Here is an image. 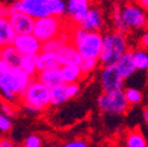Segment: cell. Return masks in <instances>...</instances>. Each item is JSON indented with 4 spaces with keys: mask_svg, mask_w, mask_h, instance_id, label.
<instances>
[{
    "mask_svg": "<svg viewBox=\"0 0 148 147\" xmlns=\"http://www.w3.org/2000/svg\"><path fill=\"white\" fill-rule=\"evenodd\" d=\"M72 43L79 51L82 59H99L102 46V34L100 32L86 31L82 27L77 26V28L72 32Z\"/></svg>",
    "mask_w": 148,
    "mask_h": 147,
    "instance_id": "cell-4",
    "label": "cell"
},
{
    "mask_svg": "<svg viewBox=\"0 0 148 147\" xmlns=\"http://www.w3.org/2000/svg\"><path fill=\"white\" fill-rule=\"evenodd\" d=\"M11 128H12V121L10 117L5 114H0V131L3 133H7L11 131Z\"/></svg>",
    "mask_w": 148,
    "mask_h": 147,
    "instance_id": "cell-30",
    "label": "cell"
},
{
    "mask_svg": "<svg viewBox=\"0 0 148 147\" xmlns=\"http://www.w3.org/2000/svg\"><path fill=\"white\" fill-rule=\"evenodd\" d=\"M112 18H113V25L115 27V31H119V32H122V33H127L129 31V28L127 27V25L123 21V18H122V14H121V6L120 5H115L114 6Z\"/></svg>",
    "mask_w": 148,
    "mask_h": 147,
    "instance_id": "cell-25",
    "label": "cell"
},
{
    "mask_svg": "<svg viewBox=\"0 0 148 147\" xmlns=\"http://www.w3.org/2000/svg\"><path fill=\"white\" fill-rule=\"evenodd\" d=\"M103 12L100 7L97 6H90L88 13L86 14L85 19L78 25L82 27L86 31H94L100 32V30L103 27Z\"/></svg>",
    "mask_w": 148,
    "mask_h": 147,
    "instance_id": "cell-13",
    "label": "cell"
},
{
    "mask_svg": "<svg viewBox=\"0 0 148 147\" xmlns=\"http://www.w3.org/2000/svg\"><path fill=\"white\" fill-rule=\"evenodd\" d=\"M99 64H100V61L97 58H84L79 65H80V68L84 73V76H86L88 73L93 72L99 66Z\"/></svg>",
    "mask_w": 148,
    "mask_h": 147,
    "instance_id": "cell-27",
    "label": "cell"
},
{
    "mask_svg": "<svg viewBox=\"0 0 148 147\" xmlns=\"http://www.w3.org/2000/svg\"><path fill=\"white\" fill-rule=\"evenodd\" d=\"M20 68L24 72H26L28 76H31L32 78H34L36 74H38V54L23 56Z\"/></svg>",
    "mask_w": 148,
    "mask_h": 147,
    "instance_id": "cell-23",
    "label": "cell"
},
{
    "mask_svg": "<svg viewBox=\"0 0 148 147\" xmlns=\"http://www.w3.org/2000/svg\"><path fill=\"white\" fill-rule=\"evenodd\" d=\"M7 19L16 34L32 33L34 28L35 19L21 11H8Z\"/></svg>",
    "mask_w": 148,
    "mask_h": 147,
    "instance_id": "cell-11",
    "label": "cell"
},
{
    "mask_svg": "<svg viewBox=\"0 0 148 147\" xmlns=\"http://www.w3.org/2000/svg\"><path fill=\"white\" fill-rule=\"evenodd\" d=\"M128 51L126 33L113 31L102 35V46L99 56V61L102 66L113 65L120 59L125 52Z\"/></svg>",
    "mask_w": 148,
    "mask_h": 147,
    "instance_id": "cell-3",
    "label": "cell"
},
{
    "mask_svg": "<svg viewBox=\"0 0 148 147\" xmlns=\"http://www.w3.org/2000/svg\"><path fill=\"white\" fill-rule=\"evenodd\" d=\"M58 58L60 66L68 64H80L82 60V57L72 41L66 43L61 46V48L58 51Z\"/></svg>",
    "mask_w": 148,
    "mask_h": 147,
    "instance_id": "cell-14",
    "label": "cell"
},
{
    "mask_svg": "<svg viewBox=\"0 0 148 147\" xmlns=\"http://www.w3.org/2000/svg\"><path fill=\"white\" fill-rule=\"evenodd\" d=\"M100 81H101L103 92H108V91L122 88L125 79L121 76V73L119 72L116 65L113 64V65L103 66V68L101 71Z\"/></svg>",
    "mask_w": 148,
    "mask_h": 147,
    "instance_id": "cell-10",
    "label": "cell"
},
{
    "mask_svg": "<svg viewBox=\"0 0 148 147\" xmlns=\"http://www.w3.org/2000/svg\"><path fill=\"white\" fill-rule=\"evenodd\" d=\"M60 67L58 52L55 51H40L38 54V72L47 68Z\"/></svg>",
    "mask_w": 148,
    "mask_h": 147,
    "instance_id": "cell-17",
    "label": "cell"
},
{
    "mask_svg": "<svg viewBox=\"0 0 148 147\" xmlns=\"http://www.w3.org/2000/svg\"><path fill=\"white\" fill-rule=\"evenodd\" d=\"M143 121L146 125H148V106L143 109Z\"/></svg>",
    "mask_w": 148,
    "mask_h": 147,
    "instance_id": "cell-37",
    "label": "cell"
},
{
    "mask_svg": "<svg viewBox=\"0 0 148 147\" xmlns=\"http://www.w3.org/2000/svg\"><path fill=\"white\" fill-rule=\"evenodd\" d=\"M66 147H86L87 146V142L82 139H75L73 141H69L67 144H65Z\"/></svg>",
    "mask_w": 148,
    "mask_h": 147,
    "instance_id": "cell-33",
    "label": "cell"
},
{
    "mask_svg": "<svg viewBox=\"0 0 148 147\" xmlns=\"http://www.w3.org/2000/svg\"><path fill=\"white\" fill-rule=\"evenodd\" d=\"M60 76L64 84H69V82H78L82 78L84 73L79 64H68L60 66Z\"/></svg>",
    "mask_w": 148,
    "mask_h": 147,
    "instance_id": "cell-16",
    "label": "cell"
},
{
    "mask_svg": "<svg viewBox=\"0 0 148 147\" xmlns=\"http://www.w3.org/2000/svg\"><path fill=\"white\" fill-rule=\"evenodd\" d=\"M69 100L66 84L61 82L51 88V104L52 106H60Z\"/></svg>",
    "mask_w": 148,
    "mask_h": 147,
    "instance_id": "cell-21",
    "label": "cell"
},
{
    "mask_svg": "<svg viewBox=\"0 0 148 147\" xmlns=\"http://www.w3.org/2000/svg\"><path fill=\"white\" fill-rule=\"evenodd\" d=\"M19 100L24 107H32L42 112L49 106H52L51 88L41 82L39 79L32 78L27 87L20 94Z\"/></svg>",
    "mask_w": 148,
    "mask_h": 147,
    "instance_id": "cell-5",
    "label": "cell"
},
{
    "mask_svg": "<svg viewBox=\"0 0 148 147\" xmlns=\"http://www.w3.org/2000/svg\"><path fill=\"white\" fill-rule=\"evenodd\" d=\"M125 145L127 147H147L148 142L140 130H132L125 137Z\"/></svg>",
    "mask_w": 148,
    "mask_h": 147,
    "instance_id": "cell-22",
    "label": "cell"
},
{
    "mask_svg": "<svg viewBox=\"0 0 148 147\" xmlns=\"http://www.w3.org/2000/svg\"><path fill=\"white\" fill-rule=\"evenodd\" d=\"M115 65H116L119 72L121 73V76L123 77V79L131 78L134 74V72L138 71L135 67L134 60H133V52H131V51L125 52L120 57V59L116 61Z\"/></svg>",
    "mask_w": 148,
    "mask_h": 147,
    "instance_id": "cell-15",
    "label": "cell"
},
{
    "mask_svg": "<svg viewBox=\"0 0 148 147\" xmlns=\"http://www.w3.org/2000/svg\"><path fill=\"white\" fill-rule=\"evenodd\" d=\"M90 8V0H68L66 4V14L69 20L78 26Z\"/></svg>",
    "mask_w": 148,
    "mask_h": 147,
    "instance_id": "cell-12",
    "label": "cell"
},
{
    "mask_svg": "<svg viewBox=\"0 0 148 147\" xmlns=\"http://www.w3.org/2000/svg\"><path fill=\"white\" fill-rule=\"evenodd\" d=\"M31 80L32 77L20 67L10 66L0 73V97L4 101L13 104L15 100H19L20 94Z\"/></svg>",
    "mask_w": 148,
    "mask_h": 147,
    "instance_id": "cell-1",
    "label": "cell"
},
{
    "mask_svg": "<svg viewBox=\"0 0 148 147\" xmlns=\"http://www.w3.org/2000/svg\"><path fill=\"white\" fill-rule=\"evenodd\" d=\"M14 144L10 139H0V147H12Z\"/></svg>",
    "mask_w": 148,
    "mask_h": 147,
    "instance_id": "cell-36",
    "label": "cell"
},
{
    "mask_svg": "<svg viewBox=\"0 0 148 147\" xmlns=\"http://www.w3.org/2000/svg\"><path fill=\"white\" fill-rule=\"evenodd\" d=\"M64 30V20L61 16L48 15L35 19L32 33L41 43H45L59 36Z\"/></svg>",
    "mask_w": 148,
    "mask_h": 147,
    "instance_id": "cell-7",
    "label": "cell"
},
{
    "mask_svg": "<svg viewBox=\"0 0 148 147\" xmlns=\"http://www.w3.org/2000/svg\"><path fill=\"white\" fill-rule=\"evenodd\" d=\"M8 11H21L34 19L42 16L66 14V3L64 0H15Z\"/></svg>",
    "mask_w": 148,
    "mask_h": 147,
    "instance_id": "cell-2",
    "label": "cell"
},
{
    "mask_svg": "<svg viewBox=\"0 0 148 147\" xmlns=\"http://www.w3.org/2000/svg\"><path fill=\"white\" fill-rule=\"evenodd\" d=\"M147 18H148V11H147Z\"/></svg>",
    "mask_w": 148,
    "mask_h": 147,
    "instance_id": "cell-38",
    "label": "cell"
},
{
    "mask_svg": "<svg viewBox=\"0 0 148 147\" xmlns=\"http://www.w3.org/2000/svg\"><path fill=\"white\" fill-rule=\"evenodd\" d=\"M147 99H148V97H147Z\"/></svg>",
    "mask_w": 148,
    "mask_h": 147,
    "instance_id": "cell-40",
    "label": "cell"
},
{
    "mask_svg": "<svg viewBox=\"0 0 148 147\" xmlns=\"http://www.w3.org/2000/svg\"><path fill=\"white\" fill-rule=\"evenodd\" d=\"M7 14H8V7L0 4V20H1L3 18H6Z\"/></svg>",
    "mask_w": 148,
    "mask_h": 147,
    "instance_id": "cell-34",
    "label": "cell"
},
{
    "mask_svg": "<svg viewBox=\"0 0 148 147\" xmlns=\"http://www.w3.org/2000/svg\"><path fill=\"white\" fill-rule=\"evenodd\" d=\"M121 14L125 24L129 30L141 31L146 30L148 26L147 12L135 3H128L125 6H122Z\"/></svg>",
    "mask_w": 148,
    "mask_h": 147,
    "instance_id": "cell-8",
    "label": "cell"
},
{
    "mask_svg": "<svg viewBox=\"0 0 148 147\" xmlns=\"http://www.w3.org/2000/svg\"><path fill=\"white\" fill-rule=\"evenodd\" d=\"M134 3L138 4L140 7H142L146 12L148 11V0H134Z\"/></svg>",
    "mask_w": 148,
    "mask_h": 147,
    "instance_id": "cell-35",
    "label": "cell"
},
{
    "mask_svg": "<svg viewBox=\"0 0 148 147\" xmlns=\"http://www.w3.org/2000/svg\"><path fill=\"white\" fill-rule=\"evenodd\" d=\"M0 59L5 60L10 66L20 67V64L23 60V54L13 45H10V46L1 48V51H0Z\"/></svg>",
    "mask_w": 148,
    "mask_h": 147,
    "instance_id": "cell-20",
    "label": "cell"
},
{
    "mask_svg": "<svg viewBox=\"0 0 148 147\" xmlns=\"http://www.w3.org/2000/svg\"><path fill=\"white\" fill-rule=\"evenodd\" d=\"M1 48H3V47H1V46H0V51H1Z\"/></svg>",
    "mask_w": 148,
    "mask_h": 147,
    "instance_id": "cell-39",
    "label": "cell"
},
{
    "mask_svg": "<svg viewBox=\"0 0 148 147\" xmlns=\"http://www.w3.org/2000/svg\"><path fill=\"white\" fill-rule=\"evenodd\" d=\"M13 46L19 51L23 56L39 54L42 49V43L36 38L33 33L16 34L13 41Z\"/></svg>",
    "mask_w": 148,
    "mask_h": 147,
    "instance_id": "cell-9",
    "label": "cell"
},
{
    "mask_svg": "<svg viewBox=\"0 0 148 147\" xmlns=\"http://www.w3.org/2000/svg\"><path fill=\"white\" fill-rule=\"evenodd\" d=\"M125 95H126V99H127L129 106L139 105V104H141V101L143 99V95L141 93V91H139L136 88H133V87L126 88L125 89Z\"/></svg>",
    "mask_w": 148,
    "mask_h": 147,
    "instance_id": "cell-26",
    "label": "cell"
},
{
    "mask_svg": "<svg viewBox=\"0 0 148 147\" xmlns=\"http://www.w3.org/2000/svg\"><path fill=\"white\" fill-rule=\"evenodd\" d=\"M36 79H39L41 82H44L46 86L52 88L53 86L61 84V76H60V67H54V68H47L39 71L36 74Z\"/></svg>",
    "mask_w": 148,
    "mask_h": 147,
    "instance_id": "cell-18",
    "label": "cell"
},
{
    "mask_svg": "<svg viewBox=\"0 0 148 147\" xmlns=\"http://www.w3.org/2000/svg\"><path fill=\"white\" fill-rule=\"evenodd\" d=\"M0 109H1V113L7 115V117H12L14 113H15V109L13 107V104L12 102H8V101H5L1 106H0Z\"/></svg>",
    "mask_w": 148,
    "mask_h": 147,
    "instance_id": "cell-31",
    "label": "cell"
},
{
    "mask_svg": "<svg viewBox=\"0 0 148 147\" xmlns=\"http://www.w3.org/2000/svg\"><path fill=\"white\" fill-rule=\"evenodd\" d=\"M64 44H66V43L60 38V36H57V38H54V39H51L48 41L42 43V49L41 51H55V52H58Z\"/></svg>",
    "mask_w": 148,
    "mask_h": 147,
    "instance_id": "cell-28",
    "label": "cell"
},
{
    "mask_svg": "<svg viewBox=\"0 0 148 147\" xmlns=\"http://www.w3.org/2000/svg\"><path fill=\"white\" fill-rule=\"evenodd\" d=\"M128 101L122 88L108 91L98 98V107L102 113L110 115H122L128 109Z\"/></svg>",
    "mask_w": 148,
    "mask_h": 147,
    "instance_id": "cell-6",
    "label": "cell"
},
{
    "mask_svg": "<svg viewBox=\"0 0 148 147\" xmlns=\"http://www.w3.org/2000/svg\"><path fill=\"white\" fill-rule=\"evenodd\" d=\"M15 36H16V32L12 27L7 16L3 18L0 20V46L6 47L10 45H13Z\"/></svg>",
    "mask_w": 148,
    "mask_h": 147,
    "instance_id": "cell-19",
    "label": "cell"
},
{
    "mask_svg": "<svg viewBox=\"0 0 148 147\" xmlns=\"http://www.w3.org/2000/svg\"><path fill=\"white\" fill-rule=\"evenodd\" d=\"M133 60L138 71L148 69V51L141 48L133 52Z\"/></svg>",
    "mask_w": 148,
    "mask_h": 147,
    "instance_id": "cell-24",
    "label": "cell"
},
{
    "mask_svg": "<svg viewBox=\"0 0 148 147\" xmlns=\"http://www.w3.org/2000/svg\"><path fill=\"white\" fill-rule=\"evenodd\" d=\"M41 145H42V140L39 135H36V134L28 135L24 141L25 147H40Z\"/></svg>",
    "mask_w": 148,
    "mask_h": 147,
    "instance_id": "cell-29",
    "label": "cell"
},
{
    "mask_svg": "<svg viewBox=\"0 0 148 147\" xmlns=\"http://www.w3.org/2000/svg\"><path fill=\"white\" fill-rule=\"evenodd\" d=\"M139 44H140V47H141V48L148 51V28H147V30L142 33V35L140 36Z\"/></svg>",
    "mask_w": 148,
    "mask_h": 147,
    "instance_id": "cell-32",
    "label": "cell"
}]
</instances>
